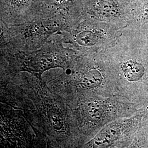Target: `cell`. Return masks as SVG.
<instances>
[{
    "instance_id": "5b68a950",
    "label": "cell",
    "mask_w": 148,
    "mask_h": 148,
    "mask_svg": "<svg viewBox=\"0 0 148 148\" xmlns=\"http://www.w3.org/2000/svg\"><path fill=\"white\" fill-rule=\"evenodd\" d=\"M18 1H25V0H18Z\"/></svg>"
},
{
    "instance_id": "6da1fadb",
    "label": "cell",
    "mask_w": 148,
    "mask_h": 148,
    "mask_svg": "<svg viewBox=\"0 0 148 148\" xmlns=\"http://www.w3.org/2000/svg\"><path fill=\"white\" fill-rule=\"evenodd\" d=\"M102 81L101 73L96 70H89L79 78V86L82 89H89L100 85Z\"/></svg>"
},
{
    "instance_id": "277c9868",
    "label": "cell",
    "mask_w": 148,
    "mask_h": 148,
    "mask_svg": "<svg viewBox=\"0 0 148 148\" xmlns=\"http://www.w3.org/2000/svg\"><path fill=\"white\" fill-rule=\"evenodd\" d=\"M79 39L81 40V43H84L85 45H92L95 43V37L90 32H84L79 35Z\"/></svg>"
},
{
    "instance_id": "7a4b0ae2",
    "label": "cell",
    "mask_w": 148,
    "mask_h": 148,
    "mask_svg": "<svg viewBox=\"0 0 148 148\" xmlns=\"http://www.w3.org/2000/svg\"><path fill=\"white\" fill-rule=\"evenodd\" d=\"M95 8L99 14L106 17L114 16L119 13L117 5L112 0H98Z\"/></svg>"
},
{
    "instance_id": "3957f363",
    "label": "cell",
    "mask_w": 148,
    "mask_h": 148,
    "mask_svg": "<svg viewBox=\"0 0 148 148\" xmlns=\"http://www.w3.org/2000/svg\"><path fill=\"white\" fill-rule=\"evenodd\" d=\"M123 71L127 79L130 81H137L142 77L144 70L141 64L130 61L124 64Z\"/></svg>"
}]
</instances>
